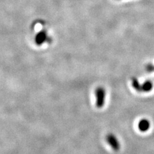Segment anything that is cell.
<instances>
[{
	"label": "cell",
	"mask_w": 154,
	"mask_h": 154,
	"mask_svg": "<svg viewBox=\"0 0 154 154\" xmlns=\"http://www.w3.org/2000/svg\"><path fill=\"white\" fill-rule=\"evenodd\" d=\"M105 90L102 87H99L95 91L96 105L98 108H102L105 105Z\"/></svg>",
	"instance_id": "cell-1"
},
{
	"label": "cell",
	"mask_w": 154,
	"mask_h": 154,
	"mask_svg": "<svg viewBox=\"0 0 154 154\" xmlns=\"http://www.w3.org/2000/svg\"><path fill=\"white\" fill-rule=\"evenodd\" d=\"M106 141L114 151H118L120 148V143L114 134H109L106 136Z\"/></svg>",
	"instance_id": "cell-2"
},
{
	"label": "cell",
	"mask_w": 154,
	"mask_h": 154,
	"mask_svg": "<svg viewBox=\"0 0 154 154\" xmlns=\"http://www.w3.org/2000/svg\"><path fill=\"white\" fill-rule=\"evenodd\" d=\"M47 39H48L47 32L44 30L38 32L35 36V44L38 46L42 45L47 41Z\"/></svg>",
	"instance_id": "cell-3"
},
{
	"label": "cell",
	"mask_w": 154,
	"mask_h": 154,
	"mask_svg": "<svg viewBox=\"0 0 154 154\" xmlns=\"http://www.w3.org/2000/svg\"><path fill=\"white\" fill-rule=\"evenodd\" d=\"M150 127V122L146 119H143L138 123V128L141 132H146Z\"/></svg>",
	"instance_id": "cell-4"
},
{
	"label": "cell",
	"mask_w": 154,
	"mask_h": 154,
	"mask_svg": "<svg viewBox=\"0 0 154 154\" xmlns=\"http://www.w3.org/2000/svg\"><path fill=\"white\" fill-rule=\"evenodd\" d=\"M153 83L150 80H146L141 85L142 87V91L144 93L150 92L153 89Z\"/></svg>",
	"instance_id": "cell-5"
},
{
	"label": "cell",
	"mask_w": 154,
	"mask_h": 154,
	"mask_svg": "<svg viewBox=\"0 0 154 154\" xmlns=\"http://www.w3.org/2000/svg\"><path fill=\"white\" fill-rule=\"evenodd\" d=\"M132 85L133 88L136 90L138 92H141L142 91V87L141 85L139 84L138 80L136 78H132Z\"/></svg>",
	"instance_id": "cell-6"
},
{
	"label": "cell",
	"mask_w": 154,
	"mask_h": 154,
	"mask_svg": "<svg viewBox=\"0 0 154 154\" xmlns=\"http://www.w3.org/2000/svg\"><path fill=\"white\" fill-rule=\"evenodd\" d=\"M146 69L149 73H151V72L154 71V66L152 64H148L146 66Z\"/></svg>",
	"instance_id": "cell-7"
}]
</instances>
